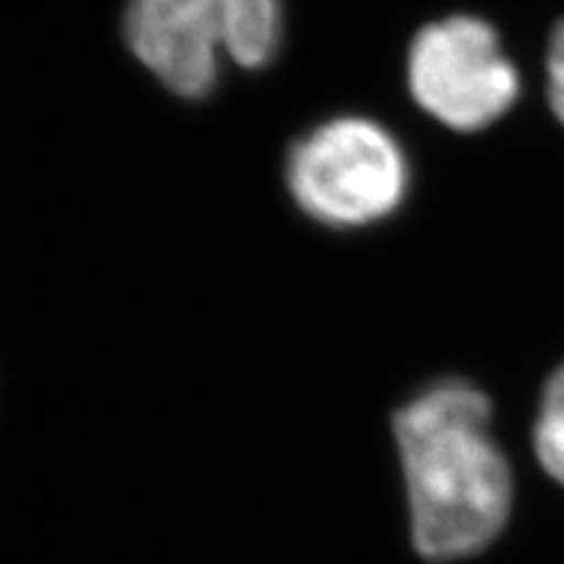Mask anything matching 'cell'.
I'll list each match as a JSON object with an SVG mask.
<instances>
[{"label": "cell", "instance_id": "obj_1", "mask_svg": "<svg viewBox=\"0 0 564 564\" xmlns=\"http://www.w3.org/2000/svg\"><path fill=\"white\" fill-rule=\"evenodd\" d=\"M489 421L486 394L457 379L434 384L394 415L413 544L429 560L474 554L502 531L512 484Z\"/></svg>", "mask_w": 564, "mask_h": 564}, {"label": "cell", "instance_id": "obj_2", "mask_svg": "<svg viewBox=\"0 0 564 564\" xmlns=\"http://www.w3.org/2000/svg\"><path fill=\"white\" fill-rule=\"evenodd\" d=\"M288 192L327 228L356 230L400 209L411 165L390 129L364 116L329 118L295 139L285 160Z\"/></svg>", "mask_w": 564, "mask_h": 564}, {"label": "cell", "instance_id": "obj_3", "mask_svg": "<svg viewBox=\"0 0 564 564\" xmlns=\"http://www.w3.org/2000/svg\"><path fill=\"white\" fill-rule=\"evenodd\" d=\"M408 89L436 123L460 133L502 121L520 97V74L489 21L447 17L415 34L408 51Z\"/></svg>", "mask_w": 564, "mask_h": 564}, {"label": "cell", "instance_id": "obj_4", "mask_svg": "<svg viewBox=\"0 0 564 564\" xmlns=\"http://www.w3.org/2000/svg\"><path fill=\"white\" fill-rule=\"evenodd\" d=\"M123 37L141 66L181 100H204L225 55L215 0H129Z\"/></svg>", "mask_w": 564, "mask_h": 564}, {"label": "cell", "instance_id": "obj_5", "mask_svg": "<svg viewBox=\"0 0 564 564\" xmlns=\"http://www.w3.org/2000/svg\"><path fill=\"white\" fill-rule=\"evenodd\" d=\"M225 55L246 70L267 68L282 42V0H215Z\"/></svg>", "mask_w": 564, "mask_h": 564}, {"label": "cell", "instance_id": "obj_6", "mask_svg": "<svg viewBox=\"0 0 564 564\" xmlns=\"http://www.w3.org/2000/svg\"><path fill=\"white\" fill-rule=\"evenodd\" d=\"M535 449L549 474L564 484V366L546 387L535 426Z\"/></svg>", "mask_w": 564, "mask_h": 564}, {"label": "cell", "instance_id": "obj_7", "mask_svg": "<svg viewBox=\"0 0 564 564\" xmlns=\"http://www.w3.org/2000/svg\"><path fill=\"white\" fill-rule=\"evenodd\" d=\"M549 108H552L554 118L560 121V126H564V70L562 74H549Z\"/></svg>", "mask_w": 564, "mask_h": 564}]
</instances>
